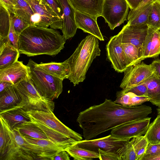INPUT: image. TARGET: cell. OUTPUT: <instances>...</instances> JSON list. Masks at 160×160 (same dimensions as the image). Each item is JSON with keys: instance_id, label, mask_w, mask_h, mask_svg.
<instances>
[{"instance_id": "cell-1", "label": "cell", "mask_w": 160, "mask_h": 160, "mask_svg": "<svg viewBox=\"0 0 160 160\" xmlns=\"http://www.w3.org/2000/svg\"><path fill=\"white\" fill-rule=\"evenodd\" d=\"M152 112V108L146 105L124 106L106 98L80 112L76 121L84 139L88 140L125 123L146 118Z\"/></svg>"}, {"instance_id": "cell-2", "label": "cell", "mask_w": 160, "mask_h": 160, "mask_svg": "<svg viewBox=\"0 0 160 160\" xmlns=\"http://www.w3.org/2000/svg\"><path fill=\"white\" fill-rule=\"evenodd\" d=\"M66 40L55 29L30 26L20 35L18 50L28 57L45 54L55 56L64 47Z\"/></svg>"}, {"instance_id": "cell-3", "label": "cell", "mask_w": 160, "mask_h": 160, "mask_svg": "<svg viewBox=\"0 0 160 160\" xmlns=\"http://www.w3.org/2000/svg\"><path fill=\"white\" fill-rule=\"evenodd\" d=\"M98 39L89 34L83 39L71 56L66 60L70 70L68 78L75 86L84 81L93 61L100 55Z\"/></svg>"}, {"instance_id": "cell-4", "label": "cell", "mask_w": 160, "mask_h": 160, "mask_svg": "<svg viewBox=\"0 0 160 160\" xmlns=\"http://www.w3.org/2000/svg\"><path fill=\"white\" fill-rule=\"evenodd\" d=\"M32 122L40 128L49 139L61 143L82 140V135L68 128L55 116L53 112L39 110L27 111Z\"/></svg>"}, {"instance_id": "cell-5", "label": "cell", "mask_w": 160, "mask_h": 160, "mask_svg": "<svg viewBox=\"0 0 160 160\" xmlns=\"http://www.w3.org/2000/svg\"><path fill=\"white\" fill-rule=\"evenodd\" d=\"M27 65L30 79L39 93L51 100L58 98L62 91L63 80L47 72L31 59Z\"/></svg>"}, {"instance_id": "cell-6", "label": "cell", "mask_w": 160, "mask_h": 160, "mask_svg": "<svg viewBox=\"0 0 160 160\" xmlns=\"http://www.w3.org/2000/svg\"><path fill=\"white\" fill-rule=\"evenodd\" d=\"M14 85L22 98L18 105L26 111H53L55 108L54 102L42 96L37 90L30 78L22 80Z\"/></svg>"}, {"instance_id": "cell-7", "label": "cell", "mask_w": 160, "mask_h": 160, "mask_svg": "<svg viewBox=\"0 0 160 160\" xmlns=\"http://www.w3.org/2000/svg\"><path fill=\"white\" fill-rule=\"evenodd\" d=\"M123 72L124 77L120 86L122 90L117 92L116 97L144 82L153 74L154 70L151 64L142 62L128 67Z\"/></svg>"}, {"instance_id": "cell-8", "label": "cell", "mask_w": 160, "mask_h": 160, "mask_svg": "<svg viewBox=\"0 0 160 160\" xmlns=\"http://www.w3.org/2000/svg\"><path fill=\"white\" fill-rule=\"evenodd\" d=\"M22 136L28 142V147L38 160H51L58 153L66 150L73 145L60 143L50 139H36Z\"/></svg>"}, {"instance_id": "cell-9", "label": "cell", "mask_w": 160, "mask_h": 160, "mask_svg": "<svg viewBox=\"0 0 160 160\" xmlns=\"http://www.w3.org/2000/svg\"><path fill=\"white\" fill-rule=\"evenodd\" d=\"M129 8L125 0H104L101 16L113 30L126 20Z\"/></svg>"}, {"instance_id": "cell-10", "label": "cell", "mask_w": 160, "mask_h": 160, "mask_svg": "<svg viewBox=\"0 0 160 160\" xmlns=\"http://www.w3.org/2000/svg\"><path fill=\"white\" fill-rule=\"evenodd\" d=\"M12 134L11 143L2 160H38L17 129H12Z\"/></svg>"}, {"instance_id": "cell-11", "label": "cell", "mask_w": 160, "mask_h": 160, "mask_svg": "<svg viewBox=\"0 0 160 160\" xmlns=\"http://www.w3.org/2000/svg\"><path fill=\"white\" fill-rule=\"evenodd\" d=\"M147 24L138 25H124L117 35L122 43H130L137 48L141 61L145 42L148 32Z\"/></svg>"}, {"instance_id": "cell-12", "label": "cell", "mask_w": 160, "mask_h": 160, "mask_svg": "<svg viewBox=\"0 0 160 160\" xmlns=\"http://www.w3.org/2000/svg\"><path fill=\"white\" fill-rule=\"evenodd\" d=\"M130 139L121 138L112 134L95 139L82 140L76 143L79 147L98 152L100 149L105 151L117 152Z\"/></svg>"}, {"instance_id": "cell-13", "label": "cell", "mask_w": 160, "mask_h": 160, "mask_svg": "<svg viewBox=\"0 0 160 160\" xmlns=\"http://www.w3.org/2000/svg\"><path fill=\"white\" fill-rule=\"evenodd\" d=\"M30 5L34 14L42 20L46 28L54 29L62 27V20L59 18L45 0H25Z\"/></svg>"}, {"instance_id": "cell-14", "label": "cell", "mask_w": 160, "mask_h": 160, "mask_svg": "<svg viewBox=\"0 0 160 160\" xmlns=\"http://www.w3.org/2000/svg\"><path fill=\"white\" fill-rule=\"evenodd\" d=\"M106 49L107 57L116 71L122 72L129 67L122 43L117 35L110 38L106 45Z\"/></svg>"}, {"instance_id": "cell-15", "label": "cell", "mask_w": 160, "mask_h": 160, "mask_svg": "<svg viewBox=\"0 0 160 160\" xmlns=\"http://www.w3.org/2000/svg\"><path fill=\"white\" fill-rule=\"evenodd\" d=\"M151 118L128 122L111 130V134L121 138L129 139L145 134L150 123Z\"/></svg>"}, {"instance_id": "cell-16", "label": "cell", "mask_w": 160, "mask_h": 160, "mask_svg": "<svg viewBox=\"0 0 160 160\" xmlns=\"http://www.w3.org/2000/svg\"><path fill=\"white\" fill-rule=\"evenodd\" d=\"M29 68L22 61H18L13 64L0 69V81L11 82L15 85L20 81L30 78Z\"/></svg>"}, {"instance_id": "cell-17", "label": "cell", "mask_w": 160, "mask_h": 160, "mask_svg": "<svg viewBox=\"0 0 160 160\" xmlns=\"http://www.w3.org/2000/svg\"><path fill=\"white\" fill-rule=\"evenodd\" d=\"M58 0L63 12V25L62 29V35L66 40L74 36L78 28L75 20V11L68 0Z\"/></svg>"}, {"instance_id": "cell-18", "label": "cell", "mask_w": 160, "mask_h": 160, "mask_svg": "<svg viewBox=\"0 0 160 160\" xmlns=\"http://www.w3.org/2000/svg\"><path fill=\"white\" fill-rule=\"evenodd\" d=\"M75 11L96 20L102 16L104 0H68Z\"/></svg>"}, {"instance_id": "cell-19", "label": "cell", "mask_w": 160, "mask_h": 160, "mask_svg": "<svg viewBox=\"0 0 160 160\" xmlns=\"http://www.w3.org/2000/svg\"><path fill=\"white\" fill-rule=\"evenodd\" d=\"M0 117L5 120L12 129L24 123L31 121L27 111L18 105L0 111Z\"/></svg>"}, {"instance_id": "cell-20", "label": "cell", "mask_w": 160, "mask_h": 160, "mask_svg": "<svg viewBox=\"0 0 160 160\" xmlns=\"http://www.w3.org/2000/svg\"><path fill=\"white\" fill-rule=\"evenodd\" d=\"M75 14L76 24L78 28L94 36L100 41H104L97 20L77 11H75Z\"/></svg>"}, {"instance_id": "cell-21", "label": "cell", "mask_w": 160, "mask_h": 160, "mask_svg": "<svg viewBox=\"0 0 160 160\" xmlns=\"http://www.w3.org/2000/svg\"><path fill=\"white\" fill-rule=\"evenodd\" d=\"M20 54L18 49L11 44L8 38L0 39V69L17 62Z\"/></svg>"}, {"instance_id": "cell-22", "label": "cell", "mask_w": 160, "mask_h": 160, "mask_svg": "<svg viewBox=\"0 0 160 160\" xmlns=\"http://www.w3.org/2000/svg\"><path fill=\"white\" fill-rule=\"evenodd\" d=\"M38 65L47 72L62 80L69 77L70 68L66 60L62 62H41Z\"/></svg>"}, {"instance_id": "cell-23", "label": "cell", "mask_w": 160, "mask_h": 160, "mask_svg": "<svg viewBox=\"0 0 160 160\" xmlns=\"http://www.w3.org/2000/svg\"><path fill=\"white\" fill-rule=\"evenodd\" d=\"M22 98L14 85L0 92V111L18 106Z\"/></svg>"}, {"instance_id": "cell-24", "label": "cell", "mask_w": 160, "mask_h": 160, "mask_svg": "<svg viewBox=\"0 0 160 160\" xmlns=\"http://www.w3.org/2000/svg\"><path fill=\"white\" fill-rule=\"evenodd\" d=\"M147 87V97L152 104L160 107V77L154 72L144 82Z\"/></svg>"}, {"instance_id": "cell-25", "label": "cell", "mask_w": 160, "mask_h": 160, "mask_svg": "<svg viewBox=\"0 0 160 160\" xmlns=\"http://www.w3.org/2000/svg\"><path fill=\"white\" fill-rule=\"evenodd\" d=\"M14 10V14L30 23L35 26L36 18L32 9L25 0H16Z\"/></svg>"}, {"instance_id": "cell-26", "label": "cell", "mask_w": 160, "mask_h": 160, "mask_svg": "<svg viewBox=\"0 0 160 160\" xmlns=\"http://www.w3.org/2000/svg\"><path fill=\"white\" fill-rule=\"evenodd\" d=\"M0 118V160H2L11 143L12 134V129L5 120Z\"/></svg>"}, {"instance_id": "cell-27", "label": "cell", "mask_w": 160, "mask_h": 160, "mask_svg": "<svg viewBox=\"0 0 160 160\" xmlns=\"http://www.w3.org/2000/svg\"><path fill=\"white\" fill-rule=\"evenodd\" d=\"M23 136L41 139H49L45 132L31 121L24 123L16 128Z\"/></svg>"}, {"instance_id": "cell-28", "label": "cell", "mask_w": 160, "mask_h": 160, "mask_svg": "<svg viewBox=\"0 0 160 160\" xmlns=\"http://www.w3.org/2000/svg\"><path fill=\"white\" fill-rule=\"evenodd\" d=\"M65 151L75 160H91L99 157L98 152L80 147L76 144Z\"/></svg>"}, {"instance_id": "cell-29", "label": "cell", "mask_w": 160, "mask_h": 160, "mask_svg": "<svg viewBox=\"0 0 160 160\" xmlns=\"http://www.w3.org/2000/svg\"><path fill=\"white\" fill-rule=\"evenodd\" d=\"M114 102L124 106H135L140 105L149 98L147 97L138 96L131 92H128L116 97Z\"/></svg>"}, {"instance_id": "cell-30", "label": "cell", "mask_w": 160, "mask_h": 160, "mask_svg": "<svg viewBox=\"0 0 160 160\" xmlns=\"http://www.w3.org/2000/svg\"><path fill=\"white\" fill-rule=\"evenodd\" d=\"M144 136L148 144H160V114L150 123Z\"/></svg>"}, {"instance_id": "cell-31", "label": "cell", "mask_w": 160, "mask_h": 160, "mask_svg": "<svg viewBox=\"0 0 160 160\" xmlns=\"http://www.w3.org/2000/svg\"><path fill=\"white\" fill-rule=\"evenodd\" d=\"M152 2L147 4L136 15L128 20V23L130 25H133L145 24L148 25L149 17Z\"/></svg>"}, {"instance_id": "cell-32", "label": "cell", "mask_w": 160, "mask_h": 160, "mask_svg": "<svg viewBox=\"0 0 160 160\" xmlns=\"http://www.w3.org/2000/svg\"><path fill=\"white\" fill-rule=\"evenodd\" d=\"M0 39L8 38L10 28V15L9 12L0 5Z\"/></svg>"}, {"instance_id": "cell-33", "label": "cell", "mask_w": 160, "mask_h": 160, "mask_svg": "<svg viewBox=\"0 0 160 160\" xmlns=\"http://www.w3.org/2000/svg\"><path fill=\"white\" fill-rule=\"evenodd\" d=\"M122 47L129 67L141 62L137 48L130 43H122Z\"/></svg>"}, {"instance_id": "cell-34", "label": "cell", "mask_w": 160, "mask_h": 160, "mask_svg": "<svg viewBox=\"0 0 160 160\" xmlns=\"http://www.w3.org/2000/svg\"><path fill=\"white\" fill-rule=\"evenodd\" d=\"M130 141L136 153L137 160H142L148 144L146 138L142 135L132 138Z\"/></svg>"}, {"instance_id": "cell-35", "label": "cell", "mask_w": 160, "mask_h": 160, "mask_svg": "<svg viewBox=\"0 0 160 160\" xmlns=\"http://www.w3.org/2000/svg\"><path fill=\"white\" fill-rule=\"evenodd\" d=\"M148 25L160 30V0H154L149 17Z\"/></svg>"}, {"instance_id": "cell-36", "label": "cell", "mask_w": 160, "mask_h": 160, "mask_svg": "<svg viewBox=\"0 0 160 160\" xmlns=\"http://www.w3.org/2000/svg\"><path fill=\"white\" fill-rule=\"evenodd\" d=\"M149 27L151 31V38L150 50L148 58H155L160 54V30Z\"/></svg>"}, {"instance_id": "cell-37", "label": "cell", "mask_w": 160, "mask_h": 160, "mask_svg": "<svg viewBox=\"0 0 160 160\" xmlns=\"http://www.w3.org/2000/svg\"><path fill=\"white\" fill-rule=\"evenodd\" d=\"M117 153L121 160H137L136 153L130 140L121 148Z\"/></svg>"}, {"instance_id": "cell-38", "label": "cell", "mask_w": 160, "mask_h": 160, "mask_svg": "<svg viewBox=\"0 0 160 160\" xmlns=\"http://www.w3.org/2000/svg\"><path fill=\"white\" fill-rule=\"evenodd\" d=\"M160 155V144H148L142 160H154Z\"/></svg>"}, {"instance_id": "cell-39", "label": "cell", "mask_w": 160, "mask_h": 160, "mask_svg": "<svg viewBox=\"0 0 160 160\" xmlns=\"http://www.w3.org/2000/svg\"><path fill=\"white\" fill-rule=\"evenodd\" d=\"M12 19L14 29L19 36L24 30L31 26L30 23L14 14L12 15Z\"/></svg>"}, {"instance_id": "cell-40", "label": "cell", "mask_w": 160, "mask_h": 160, "mask_svg": "<svg viewBox=\"0 0 160 160\" xmlns=\"http://www.w3.org/2000/svg\"><path fill=\"white\" fill-rule=\"evenodd\" d=\"M12 15L10 14V28L8 38L11 44L15 48L18 49L19 36L16 33L14 29L12 19Z\"/></svg>"}, {"instance_id": "cell-41", "label": "cell", "mask_w": 160, "mask_h": 160, "mask_svg": "<svg viewBox=\"0 0 160 160\" xmlns=\"http://www.w3.org/2000/svg\"><path fill=\"white\" fill-rule=\"evenodd\" d=\"M99 159L100 160H121L120 156L117 152L98 149Z\"/></svg>"}, {"instance_id": "cell-42", "label": "cell", "mask_w": 160, "mask_h": 160, "mask_svg": "<svg viewBox=\"0 0 160 160\" xmlns=\"http://www.w3.org/2000/svg\"><path fill=\"white\" fill-rule=\"evenodd\" d=\"M147 90V85L144 82L131 88L126 92H131L138 96L148 97Z\"/></svg>"}, {"instance_id": "cell-43", "label": "cell", "mask_w": 160, "mask_h": 160, "mask_svg": "<svg viewBox=\"0 0 160 160\" xmlns=\"http://www.w3.org/2000/svg\"><path fill=\"white\" fill-rule=\"evenodd\" d=\"M47 3L54 10L57 15L62 20L63 12L62 8L58 0H45Z\"/></svg>"}, {"instance_id": "cell-44", "label": "cell", "mask_w": 160, "mask_h": 160, "mask_svg": "<svg viewBox=\"0 0 160 160\" xmlns=\"http://www.w3.org/2000/svg\"><path fill=\"white\" fill-rule=\"evenodd\" d=\"M154 0H142L138 6L134 10H131L128 14V20L132 18L138 13L147 4L152 2Z\"/></svg>"}, {"instance_id": "cell-45", "label": "cell", "mask_w": 160, "mask_h": 160, "mask_svg": "<svg viewBox=\"0 0 160 160\" xmlns=\"http://www.w3.org/2000/svg\"><path fill=\"white\" fill-rule=\"evenodd\" d=\"M0 5L4 7L10 13L14 14L15 5L11 0H0Z\"/></svg>"}, {"instance_id": "cell-46", "label": "cell", "mask_w": 160, "mask_h": 160, "mask_svg": "<svg viewBox=\"0 0 160 160\" xmlns=\"http://www.w3.org/2000/svg\"><path fill=\"white\" fill-rule=\"evenodd\" d=\"M68 155L65 150H63L55 155L51 160H70Z\"/></svg>"}, {"instance_id": "cell-47", "label": "cell", "mask_w": 160, "mask_h": 160, "mask_svg": "<svg viewBox=\"0 0 160 160\" xmlns=\"http://www.w3.org/2000/svg\"><path fill=\"white\" fill-rule=\"evenodd\" d=\"M154 72L160 77V59L154 60L151 64Z\"/></svg>"}, {"instance_id": "cell-48", "label": "cell", "mask_w": 160, "mask_h": 160, "mask_svg": "<svg viewBox=\"0 0 160 160\" xmlns=\"http://www.w3.org/2000/svg\"><path fill=\"white\" fill-rule=\"evenodd\" d=\"M131 10L136 9L140 5L142 0H125Z\"/></svg>"}, {"instance_id": "cell-49", "label": "cell", "mask_w": 160, "mask_h": 160, "mask_svg": "<svg viewBox=\"0 0 160 160\" xmlns=\"http://www.w3.org/2000/svg\"><path fill=\"white\" fill-rule=\"evenodd\" d=\"M13 85V84L9 82L4 81H0V92Z\"/></svg>"}, {"instance_id": "cell-50", "label": "cell", "mask_w": 160, "mask_h": 160, "mask_svg": "<svg viewBox=\"0 0 160 160\" xmlns=\"http://www.w3.org/2000/svg\"><path fill=\"white\" fill-rule=\"evenodd\" d=\"M157 111L158 114H160V107H158L157 109Z\"/></svg>"}, {"instance_id": "cell-51", "label": "cell", "mask_w": 160, "mask_h": 160, "mask_svg": "<svg viewBox=\"0 0 160 160\" xmlns=\"http://www.w3.org/2000/svg\"><path fill=\"white\" fill-rule=\"evenodd\" d=\"M11 1L15 5L16 4V3H17V0H11Z\"/></svg>"}, {"instance_id": "cell-52", "label": "cell", "mask_w": 160, "mask_h": 160, "mask_svg": "<svg viewBox=\"0 0 160 160\" xmlns=\"http://www.w3.org/2000/svg\"><path fill=\"white\" fill-rule=\"evenodd\" d=\"M154 160H160V155L155 158Z\"/></svg>"}, {"instance_id": "cell-53", "label": "cell", "mask_w": 160, "mask_h": 160, "mask_svg": "<svg viewBox=\"0 0 160 160\" xmlns=\"http://www.w3.org/2000/svg\"></svg>"}]
</instances>
